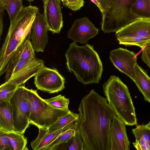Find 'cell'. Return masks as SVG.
<instances>
[{"instance_id": "6da1fadb", "label": "cell", "mask_w": 150, "mask_h": 150, "mask_svg": "<svg viewBox=\"0 0 150 150\" xmlns=\"http://www.w3.org/2000/svg\"><path fill=\"white\" fill-rule=\"evenodd\" d=\"M78 111L83 150H110V128L116 115L106 98L92 89L81 100Z\"/></svg>"}, {"instance_id": "7a4b0ae2", "label": "cell", "mask_w": 150, "mask_h": 150, "mask_svg": "<svg viewBox=\"0 0 150 150\" xmlns=\"http://www.w3.org/2000/svg\"><path fill=\"white\" fill-rule=\"evenodd\" d=\"M65 56L68 71L73 73L80 83L84 85L99 83L103 66L93 46L86 44L81 46L74 42L70 44Z\"/></svg>"}, {"instance_id": "3957f363", "label": "cell", "mask_w": 150, "mask_h": 150, "mask_svg": "<svg viewBox=\"0 0 150 150\" xmlns=\"http://www.w3.org/2000/svg\"><path fill=\"white\" fill-rule=\"evenodd\" d=\"M103 87L106 100L117 117L126 125H137L134 107L127 85L118 77L112 75Z\"/></svg>"}, {"instance_id": "277c9868", "label": "cell", "mask_w": 150, "mask_h": 150, "mask_svg": "<svg viewBox=\"0 0 150 150\" xmlns=\"http://www.w3.org/2000/svg\"><path fill=\"white\" fill-rule=\"evenodd\" d=\"M105 9L101 13V30L104 33L116 32L139 18L133 15L131 7L136 0H104Z\"/></svg>"}, {"instance_id": "5b68a950", "label": "cell", "mask_w": 150, "mask_h": 150, "mask_svg": "<svg viewBox=\"0 0 150 150\" xmlns=\"http://www.w3.org/2000/svg\"><path fill=\"white\" fill-rule=\"evenodd\" d=\"M27 91L31 103L29 122L38 128H48L59 117L70 111L52 106L38 95L35 90L27 88Z\"/></svg>"}, {"instance_id": "8992f818", "label": "cell", "mask_w": 150, "mask_h": 150, "mask_svg": "<svg viewBox=\"0 0 150 150\" xmlns=\"http://www.w3.org/2000/svg\"><path fill=\"white\" fill-rule=\"evenodd\" d=\"M115 34L120 44L143 48L150 42V20H136L116 32Z\"/></svg>"}, {"instance_id": "52a82bcc", "label": "cell", "mask_w": 150, "mask_h": 150, "mask_svg": "<svg viewBox=\"0 0 150 150\" xmlns=\"http://www.w3.org/2000/svg\"><path fill=\"white\" fill-rule=\"evenodd\" d=\"M26 88L18 86L10 100L13 109L14 132L24 134L30 122L31 101Z\"/></svg>"}, {"instance_id": "ba28073f", "label": "cell", "mask_w": 150, "mask_h": 150, "mask_svg": "<svg viewBox=\"0 0 150 150\" xmlns=\"http://www.w3.org/2000/svg\"><path fill=\"white\" fill-rule=\"evenodd\" d=\"M37 89L50 93H57L64 88L65 79L56 69L42 67L35 76Z\"/></svg>"}, {"instance_id": "9c48e42d", "label": "cell", "mask_w": 150, "mask_h": 150, "mask_svg": "<svg viewBox=\"0 0 150 150\" xmlns=\"http://www.w3.org/2000/svg\"><path fill=\"white\" fill-rule=\"evenodd\" d=\"M42 59L35 58L28 60L20 59L14 67L9 80L5 82L17 87L23 86L30 79L35 76L44 65Z\"/></svg>"}, {"instance_id": "30bf717a", "label": "cell", "mask_w": 150, "mask_h": 150, "mask_svg": "<svg viewBox=\"0 0 150 150\" xmlns=\"http://www.w3.org/2000/svg\"><path fill=\"white\" fill-rule=\"evenodd\" d=\"M110 59L117 69L134 81L135 67L137 64V59L136 54L133 52L120 47L110 52Z\"/></svg>"}, {"instance_id": "8fae6325", "label": "cell", "mask_w": 150, "mask_h": 150, "mask_svg": "<svg viewBox=\"0 0 150 150\" xmlns=\"http://www.w3.org/2000/svg\"><path fill=\"white\" fill-rule=\"evenodd\" d=\"M98 29L86 17L76 19L68 32V38L74 42L87 43L98 33Z\"/></svg>"}, {"instance_id": "7c38bea8", "label": "cell", "mask_w": 150, "mask_h": 150, "mask_svg": "<svg viewBox=\"0 0 150 150\" xmlns=\"http://www.w3.org/2000/svg\"><path fill=\"white\" fill-rule=\"evenodd\" d=\"M60 0H44V14L49 30L59 33L63 25Z\"/></svg>"}, {"instance_id": "4fadbf2b", "label": "cell", "mask_w": 150, "mask_h": 150, "mask_svg": "<svg viewBox=\"0 0 150 150\" xmlns=\"http://www.w3.org/2000/svg\"><path fill=\"white\" fill-rule=\"evenodd\" d=\"M125 125L116 115L114 116L110 130V150H130V142Z\"/></svg>"}, {"instance_id": "5bb4252c", "label": "cell", "mask_w": 150, "mask_h": 150, "mask_svg": "<svg viewBox=\"0 0 150 150\" xmlns=\"http://www.w3.org/2000/svg\"><path fill=\"white\" fill-rule=\"evenodd\" d=\"M49 30L44 14H36L32 27L31 43L35 51L43 52L48 42Z\"/></svg>"}, {"instance_id": "9a60e30c", "label": "cell", "mask_w": 150, "mask_h": 150, "mask_svg": "<svg viewBox=\"0 0 150 150\" xmlns=\"http://www.w3.org/2000/svg\"><path fill=\"white\" fill-rule=\"evenodd\" d=\"M77 124L76 120L64 128L51 133L48 132L47 128H39L38 136L30 142L31 146L34 150H46L47 147L60 134Z\"/></svg>"}, {"instance_id": "2e32d148", "label": "cell", "mask_w": 150, "mask_h": 150, "mask_svg": "<svg viewBox=\"0 0 150 150\" xmlns=\"http://www.w3.org/2000/svg\"><path fill=\"white\" fill-rule=\"evenodd\" d=\"M136 125L132 129L135 138L134 147L138 150H150V126L148 124Z\"/></svg>"}, {"instance_id": "e0dca14e", "label": "cell", "mask_w": 150, "mask_h": 150, "mask_svg": "<svg viewBox=\"0 0 150 150\" xmlns=\"http://www.w3.org/2000/svg\"><path fill=\"white\" fill-rule=\"evenodd\" d=\"M0 131L14 132L13 109L10 101L0 103Z\"/></svg>"}, {"instance_id": "ac0fdd59", "label": "cell", "mask_w": 150, "mask_h": 150, "mask_svg": "<svg viewBox=\"0 0 150 150\" xmlns=\"http://www.w3.org/2000/svg\"><path fill=\"white\" fill-rule=\"evenodd\" d=\"M134 82L144 100L150 103V78L146 72L137 63L135 67Z\"/></svg>"}, {"instance_id": "d6986e66", "label": "cell", "mask_w": 150, "mask_h": 150, "mask_svg": "<svg viewBox=\"0 0 150 150\" xmlns=\"http://www.w3.org/2000/svg\"><path fill=\"white\" fill-rule=\"evenodd\" d=\"M131 12L139 19L150 20V0H136L131 7Z\"/></svg>"}, {"instance_id": "ffe728a7", "label": "cell", "mask_w": 150, "mask_h": 150, "mask_svg": "<svg viewBox=\"0 0 150 150\" xmlns=\"http://www.w3.org/2000/svg\"><path fill=\"white\" fill-rule=\"evenodd\" d=\"M83 143L79 130L75 135L67 142L54 146L51 150H83Z\"/></svg>"}, {"instance_id": "44dd1931", "label": "cell", "mask_w": 150, "mask_h": 150, "mask_svg": "<svg viewBox=\"0 0 150 150\" xmlns=\"http://www.w3.org/2000/svg\"><path fill=\"white\" fill-rule=\"evenodd\" d=\"M78 117V114L70 111L67 114L58 118L57 120L48 128V132H52L60 129L67 125L76 121Z\"/></svg>"}, {"instance_id": "7402d4cb", "label": "cell", "mask_w": 150, "mask_h": 150, "mask_svg": "<svg viewBox=\"0 0 150 150\" xmlns=\"http://www.w3.org/2000/svg\"><path fill=\"white\" fill-rule=\"evenodd\" d=\"M23 0H6V10L8 13L12 23L20 11L24 7L22 4ZM29 2L34 0H26Z\"/></svg>"}, {"instance_id": "603a6c76", "label": "cell", "mask_w": 150, "mask_h": 150, "mask_svg": "<svg viewBox=\"0 0 150 150\" xmlns=\"http://www.w3.org/2000/svg\"><path fill=\"white\" fill-rule=\"evenodd\" d=\"M8 134L14 150L26 149L27 140L24 134L15 132Z\"/></svg>"}, {"instance_id": "cb8c5ba5", "label": "cell", "mask_w": 150, "mask_h": 150, "mask_svg": "<svg viewBox=\"0 0 150 150\" xmlns=\"http://www.w3.org/2000/svg\"><path fill=\"white\" fill-rule=\"evenodd\" d=\"M78 130L77 124L63 132L47 147L46 150H51L54 146L61 143L67 142L75 135Z\"/></svg>"}, {"instance_id": "d4e9b609", "label": "cell", "mask_w": 150, "mask_h": 150, "mask_svg": "<svg viewBox=\"0 0 150 150\" xmlns=\"http://www.w3.org/2000/svg\"><path fill=\"white\" fill-rule=\"evenodd\" d=\"M44 100L48 104L54 108L62 110L69 109V99L61 95Z\"/></svg>"}, {"instance_id": "484cf974", "label": "cell", "mask_w": 150, "mask_h": 150, "mask_svg": "<svg viewBox=\"0 0 150 150\" xmlns=\"http://www.w3.org/2000/svg\"><path fill=\"white\" fill-rule=\"evenodd\" d=\"M17 86L4 82L0 86V103L10 101Z\"/></svg>"}, {"instance_id": "4316f807", "label": "cell", "mask_w": 150, "mask_h": 150, "mask_svg": "<svg viewBox=\"0 0 150 150\" xmlns=\"http://www.w3.org/2000/svg\"><path fill=\"white\" fill-rule=\"evenodd\" d=\"M31 38L27 39L23 45V50L20 59L31 60L35 59V51L30 41Z\"/></svg>"}, {"instance_id": "83f0119b", "label": "cell", "mask_w": 150, "mask_h": 150, "mask_svg": "<svg viewBox=\"0 0 150 150\" xmlns=\"http://www.w3.org/2000/svg\"><path fill=\"white\" fill-rule=\"evenodd\" d=\"M0 150H14L8 133L0 131Z\"/></svg>"}, {"instance_id": "f1b7e54d", "label": "cell", "mask_w": 150, "mask_h": 150, "mask_svg": "<svg viewBox=\"0 0 150 150\" xmlns=\"http://www.w3.org/2000/svg\"><path fill=\"white\" fill-rule=\"evenodd\" d=\"M66 7L76 11L80 10L84 4L83 0H61Z\"/></svg>"}, {"instance_id": "f546056e", "label": "cell", "mask_w": 150, "mask_h": 150, "mask_svg": "<svg viewBox=\"0 0 150 150\" xmlns=\"http://www.w3.org/2000/svg\"><path fill=\"white\" fill-rule=\"evenodd\" d=\"M143 48L141 58L150 69V42L146 44Z\"/></svg>"}, {"instance_id": "4dcf8cb0", "label": "cell", "mask_w": 150, "mask_h": 150, "mask_svg": "<svg viewBox=\"0 0 150 150\" xmlns=\"http://www.w3.org/2000/svg\"><path fill=\"white\" fill-rule=\"evenodd\" d=\"M6 7L0 4V40L3 33V17Z\"/></svg>"}, {"instance_id": "1f68e13d", "label": "cell", "mask_w": 150, "mask_h": 150, "mask_svg": "<svg viewBox=\"0 0 150 150\" xmlns=\"http://www.w3.org/2000/svg\"><path fill=\"white\" fill-rule=\"evenodd\" d=\"M99 8L101 13H103L105 9V2L104 0H90Z\"/></svg>"}, {"instance_id": "d6a6232c", "label": "cell", "mask_w": 150, "mask_h": 150, "mask_svg": "<svg viewBox=\"0 0 150 150\" xmlns=\"http://www.w3.org/2000/svg\"><path fill=\"white\" fill-rule=\"evenodd\" d=\"M148 125L150 126V121L149 123H148Z\"/></svg>"}]
</instances>
